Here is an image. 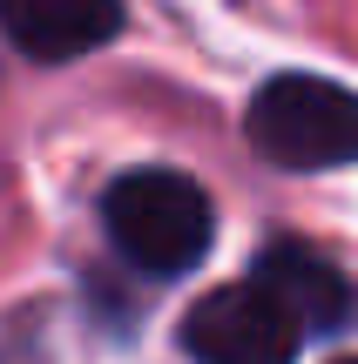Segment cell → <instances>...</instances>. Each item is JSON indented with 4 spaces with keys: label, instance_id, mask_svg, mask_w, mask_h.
Segmentation results:
<instances>
[{
    "label": "cell",
    "instance_id": "6da1fadb",
    "mask_svg": "<svg viewBox=\"0 0 358 364\" xmlns=\"http://www.w3.org/2000/svg\"><path fill=\"white\" fill-rule=\"evenodd\" d=\"M108 243L149 277H183L210 257L216 209L183 169H129L102 196Z\"/></svg>",
    "mask_w": 358,
    "mask_h": 364
},
{
    "label": "cell",
    "instance_id": "7a4b0ae2",
    "mask_svg": "<svg viewBox=\"0 0 358 364\" xmlns=\"http://www.w3.org/2000/svg\"><path fill=\"white\" fill-rule=\"evenodd\" d=\"M243 135L278 169L358 162V95L325 75H270L243 108Z\"/></svg>",
    "mask_w": 358,
    "mask_h": 364
},
{
    "label": "cell",
    "instance_id": "5b68a950",
    "mask_svg": "<svg viewBox=\"0 0 358 364\" xmlns=\"http://www.w3.org/2000/svg\"><path fill=\"white\" fill-rule=\"evenodd\" d=\"M0 34L27 61H81L122 34V0H0Z\"/></svg>",
    "mask_w": 358,
    "mask_h": 364
},
{
    "label": "cell",
    "instance_id": "8992f818",
    "mask_svg": "<svg viewBox=\"0 0 358 364\" xmlns=\"http://www.w3.org/2000/svg\"><path fill=\"white\" fill-rule=\"evenodd\" d=\"M338 364H358V358H338Z\"/></svg>",
    "mask_w": 358,
    "mask_h": 364
},
{
    "label": "cell",
    "instance_id": "277c9868",
    "mask_svg": "<svg viewBox=\"0 0 358 364\" xmlns=\"http://www.w3.org/2000/svg\"><path fill=\"white\" fill-rule=\"evenodd\" d=\"M251 284L264 290L305 338H311V331H338L352 317L345 270H338L332 257H318V250H305V243H270L264 257L251 263Z\"/></svg>",
    "mask_w": 358,
    "mask_h": 364
},
{
    "label": "cell",
    "instance_id": "3957f363",
    "mask_svg": "<svg viewBox=\"0 0 358 364\" xmlns=\"http://www.w3.org/2000/svg\"><path fill=\"white\" fill-rule=\"evenodd\" d=\"M183 344L196 364H298L305 331L243 277V284H223V290L189 304Z\"/></svg>",
    "mask_w": 358,
    "mask_h": 364
}]
</instances>
